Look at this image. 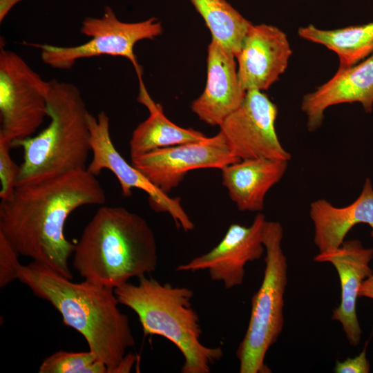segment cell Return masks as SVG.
<instances>
[{
    "label": "cell",
    "instance_id": "ffe728a7",
    "mask_svg": "<svg viewBox=\"0 0 373 373\" xmlns=\"http://www.w3.org/2000/svg\"><path fill=\"white\" fill-rule=\"evenodd\" d=\"M298 35L335 52L339 60L338 68L352 66L373 54V22L332 30L309 24L299 28Z\"/></svg>",
    "mask_w": 373,
    "mask_h": 373
},
{
    "label": "cell",
    "instance_id": "2e32d148",
    "mask_svg": "<svg viewBox=\"0 0 373 373\" xmlns=\"http://www.w3.org/2000/svg\"><path fill=\"white\" fill-rule=\"evenodd\" d=\"M354 102L360 103L367 113L372 111L373 54L352 66L338 68L327 82L303 96L300 107L308 131L320 128L329 107Z\"/></svg>",
    "mask_w": 373,
    "mask_h": 373
},
{
    "label": "cell",
    "instance_id": "7a4b0ae2",
    "mask_svg": "<svg viewBox=\"0 0 373 373\" xmlns=\"http://www.w3.org/2000/svg\"><path fill=\"white\" fill-rule=\"evenodd\" d=\"M17 280L59 312L63 323L84 338L109 373L131 372L136 356L127 350L135 340L113 289L86 280L73 282L35 261L21 265Z\"/></svg>",
    "mask_w": 373,
    "mask_h": 373
},
{
    "label": "cell",
    "instance_id": "ba28073f",
    "mask_svg": "<svg viewBox=\"0 0 373 373\" xmlns=\"http://www.w3.org/2000/svg\"><path fill=\"white\" fill-rule=\"evenodd\" d=\"M49 88L20 55L1 46V140L12 144L32 136L48 117Z\"/></svg>",
    "mask_w": 373,
    "mask_h": 373
},
{
    "label": "cell",
    "instance_id": "d4e9b609",
    "mask_svg": "<svg viewBox=\"0 0 373 373\" xmlns=\"http://www.w3.org/2000/svg\"><path fill=\"white\" fill-rule=\"evenodd\" d=\"M366 343L362 352L354 358H347L343 361L336 362L334 372L336 373H368L370 365L366 356Z\"/></svg>",
    "mask_w": 373,
    "mask_h": 373
},
{
    "label": "cell",
    "instance_id": "8992f818",
    "mask_svg": "<svg viewBox=\"0 0 373 373\" xmlns=\"http://www.w3.org/2000/svg\"><path fill=\"white\" fill-rule=\"evenodd\" d=\"M283 238L281 224L268 221L263 238L264 276L251 298L248 327L236 352L240 373L271 372L265 359L283 330L284 294L287 285L288 265L282 248Z\"/></svg>",
    "mask_w": 373,
    "mask_h": 373
},
{
    "label": "cell",
    "instance_id": "5bb4252c",
    "mask_svg": "<svg viewBox=\"0 0 373 373\" xmlns=\"http://www.w3.org/2000/svg\"><path fill=\"white\" fill-rule=\"evenodd\" d=\"M373 248L364 247L358 240L344 241L337 249L318 253L314 260L329 262L336 269L341 284V303L332 311V319L338 321L352 345L356 346L362 329L356 314V300L360 287L373 274L370 262Z\"/></svg>",
    "mask_w": 373,
    "mask_h": 373
},
{
    "label": "cell",
    "instance_id": "ac0fdd59",
    "mask_svg": "<svg viewBox=\"0 0 373 373\" xmlns=\"http://www.w3.org/2000/svg\"><path fill=\"white\" fill-rule=\"evenodd\" d=\"M287 166L288 161L282 160H242L221 169L222 182L239 211L258 213L267 193L280 182Z\"/></svg>",
    "mask_w": 373,
    "mask_h": 373
},
{
    "label": "cell",
    "instance_id": "30bf717a",
    "mask_svg": "<svg viewBox=\"0 0 373 373\" xmlns=\"http://www.w3.org/2000/svg\"><path fill=\"white\" fill-rule=\"evenodd\" d=\"M278 108L259 90H247L239 107L221 124L220 131L240 160L269 158L289 161L291 155L276 133Z\"/></svg>",
    "mask_w": 373,
    "mask_h": 373
},
{
    "label": "cell",
    "instance_id": "cb8c5ba5",
    "mask_svg": "<svg viewBox=\"0 0 373 373\" xmlns=\"http://www.w3.org/2000/svg\"><path fill=\"white\" fill-rule=\"evenodd\" d=\"M19 254L0 232V288H4L15 280H17L21 264Z\"/></svg>",
    "mask_w": 373,
    "mask_h": 373
},
{
    "label": "cell",
    "instance_id": "3957f363",
    "mask_svg": "<svg viewBox=\"0 0 373 373\" xmlns=\"http://www.w3.org/2000/svg\"><path fill=\"white\" fill-rule=\"evenodd\" d=\"M73 266L86 280L115 289L157 266L155 236L141 216L122 207H101L75 243Z\"/></svg>",
    "mask_w": 373,
    "mask_h": 373
},
{
    "label": "cell",
    "instance_id": "4fadbf2b",
    "mask_svg": "<svg viewBox=\"0 0 373 373\" xmlns=\"http://www.w3.org/2000/svg\"><path fill=\"white\" fill-rule=\"evenodd\" d=\"M291 54L283 30L272 25L252 24L236 55L242 86L246 90L268 89L284 73Z\"/></svg>",
    "mask_w": 373,
    "mask_h": 373
},
{
    "label": "cell",
    "instance_id": "9a60e30c",
    "mask_svg": "<svg viewBox=\"0 0 373 373\" xmlns=\"http://www.w3.org/2000/svg\"><path fill=\"white\" fill-rule=\"evenodd\" d=\"M207 62L204 90L192 102L191 109L201 121L220 126L242 104L247 90L239 81L235 55L213 39Z\"/></svg>",
    "mask_w": 373,
    "mask_h": 373
},
{
    "label": "cell",
    "instance_id": "603a6c76",
    "mask_svg": "<svg viewBox=\"0 0 373 373\" xmlns=\"http://www.w3.org/2000/svg\"><path fill=\"white\" fill-rule=\"evenodd\" d=\"M11 148L10 142L0 140V198L1 200H6L12 195L19 172V166L11 157Z\"/></svg>",
    "mask_w": 373,
    "mask_h": 373
},
{
    "label": "cell",
    "instance_id": "44dd1931",
    "mask_svg": "<svg viewBox=\"0 0 373 373\" xmlns=\"http://www.w3.org/2000/svg\"><path fill=\"white\" fill-rule=\"evenodd\" d=\"M204 19L212 39L235 55L252 23L226 0H190Z\"/></svg>",
    "mask_w": 373,
    "mask_h": 373
},
{
    "label": "cell",
    "instance_id": "7c38bea8",
    "mask_svg": "<svg viewBox=\"0 0 373 373\" xmlns=\"http://www.w3.org/2000/svg\"><path fill=\"white\" fill-rule=\"evenodd\" d=\"M267 220L258 212L248 226L232 224L221 241L209 252L176 267L178 271L207 270L211 279L227 289L242 284L245 265L265 253L263 244Z\"/></svg>",
    "mask_w": 373,
    "mask_h": 373
},
{
    "label": "cell",
    "instance_id": "5b68a950",
    "mask_svg": "<svg viewBox=\"0 0 373 373\" xmlns=\"http://www.w3.org/2000/svg\"><path fill=\"white\" fill-rule=\"evenodd\" d=\"M119 304L137 316L144 335H158L170 341L184 357L182 373H209L223 356L220 347L202 343L200 318L193 308V291L186 287L161 283L147 276L114 289Z\"/></svg>",
    "mask_w": 373,
    "mask_h": 373
},
{
    "label": "cell",
    "instance_id": "277c9868",
    "mask_svg": "<svg viewBox=\"0 0 373 373\" xmlns=\"http://www.w3.org/2000/svg\"><path fill=\"white\" fill-rule=\"evenodd\" d=\"M48 95L50 123L37 135L17 140L23 162L16 186L35 183L74 171L86 169L91 151L88 111L78 88L52 79Z\"/></svg>",
    "mask_w": 373,
    "mask_h": 373
},
{
    "label": "cell",
    "instance_id": "7402d4cb",
    "mask_svg": "<svg viewBox=\"0 0 373 373\" xmlns=\"http://www.w3.org/2000/svg\"><path fill=\"white\" fill-rule=\"evenodd\" d=\"M39 373H109L106 365L91 351H58L46 358Z\"/></svg>",
    "mask_w": 373,
    "mask_h": 373
},
{
    "label": "cell",
    "instance_id": "52a82bcc",
    "mask_svg": "<svg viewBox=\"0 0 373 373\" xmlns=\"http://www.w3.org/2000/svg\"><path fill=\"white\" fill-rule=\"evenodd\" d=\"M80 31L90 39L77 46L30 45L39 49L44 64L59 70H69L77 61L84 58L100 55L123 57L132 63L141 79V69L133 50L135 45L140 41L160 35L162 26L155 17L133 23L122 21L113 9L106 6L101 17H86Z\"/></svg>",
    "mask_w": 373,
    "mask_h": 373
},
{
    "label": "cell",
    "instance_id": "484cf974",
    "mask_svg": "<svg viewBox=\"0 0 373 373\" xmlns=\"http://www.w3.org/2000/svg\"><path fill=\"white\" fill-rule=\"evenodd\" d=\"M358 296L373 299V274L362 283Z\"/></svg>",
    "mask_w": 373,
    "mask_h": 373
},
{
    "label": "cell",
    "instance_id": "8fae6325",
    "mask_svg": "<svg viewBox=\"0 0 373 373\" xmlns=\"http://www.w3.org/2000/svg\"><path fill=\"white\" fill-rule=\"evenodd\" d=\"M222 133L195 142L159 148L131 158V164L163 193H169L190 171L222 169L238 162Z\"/></svg>",
    "mask_w": 373,
    "mask_h": 373
},
{
    "label": "cell",
    "instance_id": "9c48e42d",
    "mask_svg": "<svg viewBox=\"0 0 373 373\" xmlns=\"http://www.w3.org/2000/svg\"><path fill=\"white\" fill-rule=\"evenodd\" d=\"M88 124L93 157L86 170L95 176L104 169L111 171L118 180L124 197H130L133 189L142 190L148 195L153 210L168 213L176 227L184 231L193 230L194 224L184 210L181 199L171 198L160 191L117 150L111 137L108 115L104 111L99 112L97 116L89 113Z\"/></svg>",
    "mask_w": 373,
    "mask_h": 373
},
{
    "label": "cell",
    "instance_id": "d6986e66",
    "mask_svg": "<svg viewBox=\"0 0 373 373\" xmlns=\"http://www.w3.org/2000/svg\"><path fill=\"white\" fill-rule=\"evenodd\" d=\"M139 100L148 108L150 115L131 135V158L159 148L199 142L207 137L199 131L182 128L171 122L161 106L151 99L143 84H140Z\"/></svg>",
    "mask_w": 373,
    "mask_h": 373
},
{
    "label": "cell",
    "instance_id": "4316f807",
    "mask_svg": "<svg viewBox=\"0 0 373 373\" xmlns=\"http://www.w3.org/2000/svg\"><path fill=\"white\" fill-rule=\"evenodd\" d=\"M23 0H0V23H1L12 8Z\"/></svg>",
    "mask_w": 373,
    "mask_h": 373
},
{
    "label": "cell",
    "instance_id": "e0dca14e",
    "mask_svg": "<svg viewBox=\"0 0 373 373\" xmlns=\"http://www.w3.org/2000/svg\"><path fill=\"white\" fill-rule=\"evenodd\" d=\"M314 226V242L319 253L338 248L355 225L363 223L371 227L373 238V185L366 178L358 198L347 206L338 207L325 199L309 206Z\"/></svg>",
    "mask_w": 373,
    "mask_h": 373
},
{
    "label": "cell",
    "instance_id": "6da1fadb",
    "mask_svg": "<svg viewBox=\"0 0 373 373\" xmlns=\"http://www.w3.org/2000/svg\"><path fill=\"white\" fill-rule=\"evenodd\" d=\"M105 201L103 187L86 169L18 185L1 201L0 232L19 255L72 280L68 260L75 243L66 237V220L79 207Z\"/></svg>",
    "mask_w": 373,
    "mask_h": 373
}]
</instances>
